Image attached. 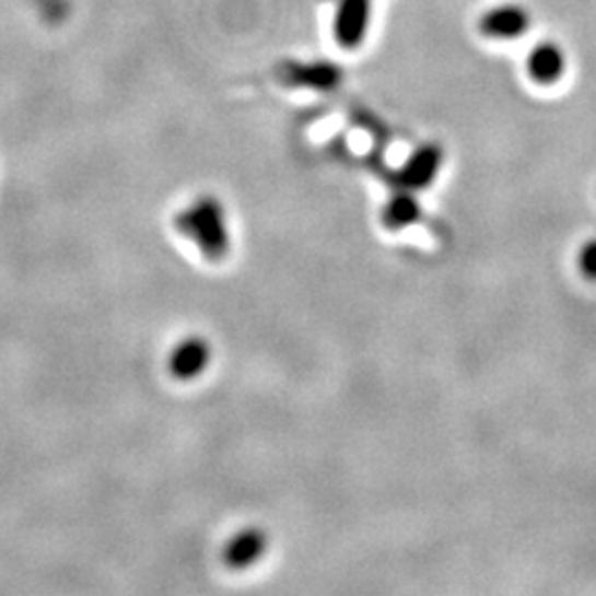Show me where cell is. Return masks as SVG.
<instances>
[{
  "mask_svg": "<svg viewBox=\"0 0 596 596\" xmlns=\"http://www.w3.org/2000/svg\"><path fill=\"white\" fill-rule=\"evenodd\" d=\"M173 225L210 264H219L230 255L232 236L223 203L214 195H201L175 214Z\"/></svg>",
  "mask_w": 596,
  "mask_h": 596,
  "instance_id": "cell-1",
  "label": "cell"
},
{
  "mask_svg": "<svg viewBox=\"0 0 596 596\" xmlns=\"http://www.w3.org/2000/svg\"><path fill=\"white\" fill-rule=\"evenodd\" d=\"M270 550V535L259 526L236 530L221 548V561L227 570L244 572L255 568Z\"/></svg>",
  "mask_w": 596,
  "mask_h": 596,
  "instance_id": "cell-3",
  "label": "cell"
},
{
  "mask_svg": "<svg viewBox=\"0 0 596 596\" xmlns=\"http://www.w3.org/2000/svg\"><path fill=\"white\" fill-rule=\"evenodd\" d=\"M565 69H568V58L563 49L552 40L537 43L526 56V73L539 86L557 84L565 75Z\"/></svg>",
  "mask_w": 596,
  "mask_h": 596,
  "instance_id": "cell-8",
  "label": "cell"
},
{
  "mask_svg": "<svg viewBox=\"0 0 596 596\" xmlns=\"http://www.w3.org/2000/svg\"><path fill=\"white\" fill-rule=\"evenodd\" d=\"M574 268L583 281L596 283V236L585 238V242L576 248Z\"/></svg>",
  "mask_w": 596,
  "mask_h": 596,
  "instance_id": "cell-10",
  "label": "cell"
},
{
  "mask_svg": "<svg viewBox=\"0 0 596 596\" xmlns=\"http://www.w3.org/2000/svg\"><path fill=\"white\" fill-rule=\"evenodd\" d=\"M442 166H444V151L437 144H422L400 166L398 171L400 186L413 192L424 190L435 182Z\"/></svg>",
  "mask_w": 596,
  "mask_h": 596,
  "instance_id": "cell-5",
  "label": "cell"
},
{
  "mask_svg": "<svg viewBox=\"0 0 596 596\" xmlns=\"http://www.w3.org/2000/svg\"><path fill=\"white\" fill-rule=\"evenodd\" d=\"M372 12H374L372 0H338L331 21L334 40L342 49L355 51L370 34Z\"/></svg>",
  "mask_w": 596,
  "mask_h": 596,
  "instance_id": "cell-2",
  "label": "cell"
},
{
  "mask_svg": "<svg viewBox=\"0 0 596 596\" xmlns=\"http://www.w3.org/2000/svg\"><path fill=\"white\" fill-rule=\"evenodd\" d=\"M283 80L290 86L312 89V91H334L342 80V71L338 65L327 60L316 62H285L283 65Z\"/></svg>",
  "mask_w": 596,
  "mask_h": 596,
  "instance_id": "cell-7",
  "label": "cell"
},
{
  "mask_svg": "<svg viewBox=\"0 0 596 596\" xmlns=\"http://www.w3.org/2000/svg\"><path fill=\"white\" fill-rule=\"evenodd\" d=\"M212 361V347L203 336H186L168 355V374L179 383L197 381L206 374Z\"/></svg>",
  "mask_w": 596,
  "mask_h": 596,
  "instance_id": "cell-4",
  "label": "cell"
},
{
  "mask_svg": "<svg viewBox=\"0 0 596 596\" xmlns=\"http://www.w3.org/2000/svg\"><path fill=\"white\" fill-rule=\"evenodd\" d=\"M480 34L491 40H517L530 27V14L515 3H504L491 8L480 19Z\"/></svg>",
  "mask_w": 596,
  "mask_h": 596,
  "instance_id": "cell-6",
  "label": "cell"
},
{
  "mask_svg": "<svg viewBox=\"0 0 596 596\" xmlns=\"http://www.w3.org/2000/svg\"><path fill=\"white\" fill-rule=\"evenodd\" d=\"M420 214H422V210H420V201H418L416 192L400 188V192L392 195L385 201V206L381 210V221H383L385 230L400 232V230L411 227L420 219Z\"/></svg>",
  "mask_w": 596,
  "mask_h": 596,
  "instance_id": "cell-9",
  "label": "cell"
}]
</instances>
